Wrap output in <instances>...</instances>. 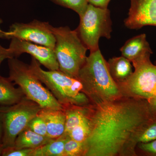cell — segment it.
<instances>
[{"mask_svg":"<svg viewBox=\"0 0 156 156\" xmlns=\"http://www.w3.org/2000/svg\"><path fill=\"white\" fill-rule=\"evenodd\" d=\"M8 64L9 80L20 87L26 97L42 108L63 109L50 90L33 73L29 65L17 58H9Z\"/></svg>","mask_w":156,"mask_h":156,"instance_id":"5b68a950","label":"cell"},{"mask_svg":"<svg viewBox=\"0 0 156 156\" xmlns=\"http://www.w3.org/2000/svg\"><path fill=\"white\" fill-rule=\"evenodd\" d=\"M42 108L26 96L13 105L0 106L3 128V148L14 145L17 136Z\"/></svg>","mask_w":156,"mask_h":156,"instance_id":"52a82bcc","label":"cell"},{"mask_svg":"<svg viewBox=\"0 0 156 156\" xmlns=\"http://www.w3.org/2000/svg\"><path fill=\"white\" fill-rule=\"evenodd\" d=\"M89 106L91 130L84 141V156L135 154L144 131L156 121L147 100L122 96Z\"/></svg>","mask_w":156,"mask_h":156,"instance_id":"6da1fadb","label":"cell"},{"mask_svg":"<svg viewBox=\"0 0 156 156\" xmlns=\"http://www.w3.org/2000/svg\"><path fill=\"white\" fill-rule=\"evenodd\" d=\"M80 22L76 30L90 53L99 50L101 37L110 39L112 32L110 13L102 9L88 4L85 12L80 16Z\"/></svg>","mask_w":156,"mask_h":156,"instance_id":"ba28073f","label":"cell"},{"mask_svg":"<svg viewBox=\"0 0 156 156\" xmlns=\"http://www.w3.org/2000/svg\"><path fill=\"white\" fill-rule=\"evenodd\" d=\"M53 139L37 134L27 127L17 136L13 146L34 149Z\"/></svg>","mask_w":156,"mask_h":156,"instance_id":"e0dca14e","label":"cell"},{"mask_svg":"<svg viewBox=\"0 0 156 156\" xmlns=\"http://www.w3.org/2000/svg\"><path fill=\"white\" fill-rule=\"evenodd\" d=\"M148 102L153 112L156 116V93L151 99L148 101Z\"/></svg>","mask_w":156,"mask_h":156,"instance_id":"83f0119b","label":"cell"},{"mask_svg":"<svg viewBox=\"0 0 156 156\" xmlns=\"http://www.w3.org/2000/svg\"><path fill=\"white\" fill-rule=\"evenodd\" d=\"M38 115L43 118L46 123L48 137L51 139H56L64 134L66 125L64 110L42 108Z\"/></svg>","mask_w":156,"mask_h":156,"instance_id":"7c38bea8","label":"cell"},{"mask_svg":"<svg viewBox=\"0 0 156 156\" xmlns=\"http://www.w3.org/2000/svg\"><path fill=\"white\" fill-rule=\"evenodd\" d=\"M25 95L20 87L16 88L9 78L0 76V105L10 106L20 102Z\"/></svg>","mask_w":156,"mask_h":156,"instance_id":"5bb4252c","label":"cell"},{"mask_svg":"<svg viewBox=\"0 0 156 156\" xmlns=\"http://www.w3.org/2000/svg\"><path fill=\"white\" fill-rule=\"evenodd\" d=\"M126 27L138 29L145 26H156V0H131Z\"/></svg>","mask_w":156,"mask_h":156,"instance_id":"8fae6325","label":"cell"},{"mask_svg":"<svg viewBox=\"0 0 156 156\" xmlns=\"http://www.w3.org/2000/svg\"><path fill=\"white\" fill-rule=\"evenodd\" d=\"M131 62L122 56L109 59L107 62L109 71L116 83L125 80L131 75L133 71Z\"/></svg>","mask_w":156,"mask_h":156,"instance_id":"9a60e30c","label":"cell"},{"mask_svg":"<svg viewBox=\"0 0 156 156\" xmlns=\"http://www.w3.org/2000/svg\"><path fill=\"white\" fill-rule=\"evenodd\" d=\"M29 66L33 73L62 106L89 105L90 100L83 92L82 84L78 79L67 75L60 70L45 71L33 57Z\"/></svg>","mask_w":156,"mask_h":156,"instance_id":"3957f363","label":"cell"},{"mask_svg":"<svg viewBox=\"0 0 156 156\" xmlns=\"http://www.w3.org/2000/svg\"><path fill=\"white\" fill-rule=\"evenodd\" d=\"M153 52H146L131 62L134 70L125 80L117 83L123 95L151 99L156 93V65L151 62Z\"/></svg>","mask_w":156,"mask_h":156,"instance_id":"8992f818","label":"cell"},{"mask_svg":"<svg viewBox=\"0 0 156 156\" xmlns=\"http://www.w3.org/2000/svg\"><path fill=\"white\" fill-rule=\"evenodd\" d=\"M49 23L34 20L28 23H15L7 32L9 39L24 40L54 49L56 38Z\"/></svg>","mask_w":156,"mask_h":156,"instance_id":"9c48e42d","label":"cell"},{"mask_svg":"<svg viewBox=\"0 0 156 156\" xmlns=\"http://www.w3.org/2000/svg\"><path fill=\"white\" fill-rule=\"evenodd\" d=\"M84 142L76 141L68 136L65 144L64 156H84Z\"/></svg>","mask_w":156,"mask_h":156,"instance_id":"44dd1931","label":"cell"},{"mask_svg":"<svg viewBox=\"0 0 156 156\" xmlns=\"http://www.w3.org/2000/svg\"><path fill=\"white\" fill-rule=\"evenodd\" d=\"M55 4L71 9L77 13L79 16L83 14L87 9V0H50Z\"/></svg>","mask_w":156,"mask_h":156,"instance_id":"ffe728a7","label":"cell"},{"mask_svg":"<svg viewBox=\"0 0 156 156\" xmlns=\"http://www.w3.org/2000/svg\"><path fill=\"white\" fill-rule=\"evenodd\" d=\"M68 136L62 135L33 149L31 156H64L65 144Z\"/></svg>","mask_w":156,"mask_h":156,"instance_id":"ac0fdd59","label":"cell"},{"mask_svg":"<svg viewBox=\"0 0 156 156\" xmlns=\"http://www.w3.org/2000/svg\"><path fill=\"white\" fill-rule=\"evenodd\" d=\"M156 140V121L148 126L138 139V143H145Z\"/></svg>","mask_w":156,"mask_h":156,"instance_id":"cb8c5ba5","label":"cell"},{"mask_svg":"<svg viewBox=\"0 0 156 156\" xmlns=\"http://www.w3.org/2000/svg\"><path fill=\"white\" fill-rule=\"evenodd\" d=\"M2 150L0 149V156L1 155V154H2Z\"/></svg>","mask_w":156,"mask_h":156,"instance_id":"4dcf8cb0","label":"cell"},{"mask_svg":"<svg viewBox=\"0 0 156 156\" xmlns=\"http://www.w3.org/2000/svg\"><path fill=\"white\" fill-rule=\"evenodd\" d=\"M27 127L37 134L47 136V129L44 120L38 114L29 123Z\"/></svg>","mask_w":156,"mask_h":156,"instance_id":"7402d4cb","label":"cell"},{"mask_svg":"<svg viewBox=\"0 0 156 156\" xmlns=\"http://www.w3.org/2000/svg\"><path fill=\"white\" fill-rule=\"evenodd\" d=\"M56 38L54 51L59 69L67 75L78 79L79 71L87 59L88 50L82 42L76 30L67 26H50Z\"/></svg>","mask_w":156,"mask_h":156,"instance_id":"277c9868","label":"cell"},{"mask_svg":"<svg viewBox=\"0 0 156 156\" xmlns=\"http://www.w3.org/2000/svg\"><path fill=\"white\" fill-rule=\"evenodd\" d=\"M90 130L91 126L88 115L80 124L73 128L68 136L76 141L83 142L89 136Z\"/></svg>","mask_w":156,"mask_h":156,"instance_id":"d6986e66","label":"cell"},{"mask_svg":"<svg viewBox=\"0 0 156 156\" xmlns=\"http://www.w3.org/2000/svg\"><path fill=\"white\" fill-rule=\"evenodd\" d=\"M89 4L102 9H108L111 0H87Z\"/></svg>","mask_w":156,"mask_h":156,"instance_id":"4316f807","label":"cell"},{"mask_svg":"<svg viewBox=\"0 0 156 156\" xmlns=\"http://www.w3.org/2000/svg\"><path fill=\"white\" fill-rule=\"evenodd\" d=\"M9 49L12 52L14 58H17L23 53H28L49 70H59L55 51L52 48L12 38Z\"/></svg>","mask_w":156,"mask_h":156,"instance_id":"30bf717a","label":"cell"},{"mask_svg":"<svg viewBox=\"0 0 156 156\" xmlns=\"http://www.w3.org/2000/svg\"><path fill=\"white\" fill-rule=\"evenodd\" d=\"M140 148L146 152L156 155V140L145 143H140Z\"/></svg>","mask_w":156,"mask_h":156,"instance_id":"d4e9b609","label":"cell"},{"mask_svg":"<svg viewBox=\"0 0 156 156\" xmlns=\"http://www.w3.org/2000/svg\"><path fill=\"white\" fill-rule=\"evenodd\" d=\"M78 80L83 92L93 104L111 101L123 96L118 84L112 77L107 62L100 50L91 52L81 68Z\"/></svg>","mask_w":156,"mask_h":156,"instance_id":"7a4b0ae2","label":"cell"},{"mask_svg":"<svg viewBox=\"0 0 156 156\" xmlns=\"http://www.w3.org/2000/svg\"><path fill=\"white\" fill-rule=\"evenodd\" d=\"M2 20L0 18V25L2 23ZM0 38L9 39V37L7 35V32L4 31L2 30L1 27H0Z\"/></svg>","mask_w":156,"mask_h":156,"instance_id":"f546056e","label":"cell"},{"mask_svg":"<svg viewBox=\"0 0 156 156\" xmlns=\"http://www.w3.org/2000/svg\"><path fill=\"white\" fill-rule=\"evenodd\" d=\"M33 149L21 148L15 146L3 148L2 156H31Z\"/></svg>","mask_w":156,"mask_h":156,"instance_id":"603a6c76","label":"cell"},{"mask_svg":"<svg viewBox=\"0 0 156 156\" xmlns=\"http://www.w3.org/2000/svg\"><path fill=\"white\" fill-rule=\"evenodd\" d=\"M14 58L13 53L9 48H5L0 45V66L5 59ZM0 75V76H1Z\"/></svg>","mask_w":156,"mask_h":156,"instance_id":"484cf974","label":"cell"},{"mask_svg":"<svg viewBox=\"0 0 156 156\" xmlns=\"http://www.w3.org/2000/svg\"><path fill=\"white\" fill-rule=\"evenodd\" d=\"M3 136V128L2 121L0 114V149H3L2 140Z\"/></svg>","mask_w":156,"mask_h":156,"instance_id":"f1b7e54d","label":"cell"},{"mask_svg":"<svg viewBox=\"0 0 156 156\" xmlns=\"http://www.w3.org/2000/svg\"></svg>","mask_w":156,"mask_h":156,"instance_id":"1f68e13d","label":"cell"},{"mask_svg":"<svg viewBox=\"0 0 156 156\" xmlns=\"http://www.w3.org/2000/svg\"><path fill=\"white\" fill-rule=\"evenodd\" d=\"M66 115L65 130L63 135L68 136L69 133L78 126L89 115V105H62Z\"/></svg>","mask_w":156,"mask_h":156,"instance_id":"2e32d148","label":"cell"},{"mask_svg":"<svg viewBox=\"0 0 156 156\" xmlns=\"http://www.w3.org/2000/svg\"><path fill=\"white\" fill-rule=\"evenodd\" d=\"M122 55L131 62L147 52H152L145 34L133 37L120 49Z\"/></svg>","mask_w":156,"mask_h":156,"instance_id":"4fadbf2b","label":"cell"}]
</instances>
